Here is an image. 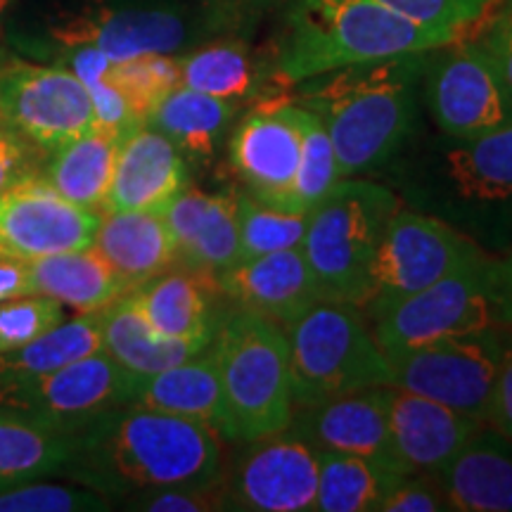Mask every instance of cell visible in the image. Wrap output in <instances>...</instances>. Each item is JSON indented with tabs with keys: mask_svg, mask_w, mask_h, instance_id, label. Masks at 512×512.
Here are the masks:
<instances>
[{
	"mask_svg": "<svg viewBox=\"0 0 512 512\" xmlns=\"http://www.w3.org/2000/svg\"><path fill=\"white\" fill-rule=\"evenodd\" d=\"M223 465V441L209 427L128 403L76 432L67 477L112 501L159 486L219 484Z\"/></svg>",
	"mask_w": 512,
	"mask_h": 512,
	"instance_id": "6da1fadb",
	"label": "cell"
},
{
	"mask_svg": "<svg viewBox=\"0 0 512 512\" xmlns=\"http://www.w3.org/2000/svg\"><path fill=\"white\" fill-rule=\"evenodd\" d=\"M427 55L351 64L292 86V100L328 131L342 178L384 166L411 138Z\"/></svg>",
	"mask_w": 512,
	"mask_h": 512,
	"instance_id": "7a4b0ae2",
	"label": "cell"
},
{
	"mask_svg": "<svg viewBox=\"0 0 512 512\" xmlns=\"http://www.w3.org/2000/svg\"><path fill=\"white\" fill-rule=\"evenodd\" d=\"M406 207L437 216L460 233L486 235L512 214V126L477 138L403 143L389 159Z\"/></svg>",
	"mask_w": 512,
	"mask_h": 512,
	"instance_id": "3957f363",
	"label": "cell"
},
{
	"mask_svg": "<svg viewBox=\"0 0 512 512\" xmlns=\"http://www.w3.org/2000/svg\"><path fill=\"white\" fill-rule=\"evenodd\" d=\"M463 38L420 27L377 0H290L273 62L280 86L384 57L425 53Z\"/></svg>",
	"mask_w": 512,
	"mask_h": 512,
	"instance_id": "277c9868",
	"label": "cell"
},
{
	"mask_svg": "<svg viewBox=\"0 0 512 512\" xmlns=\"http://www.w3.org/2000/svg\"><path fill=\"white\" fill-rule=\"evenodd\" d=\"M209 349L219 368L235 444L285 430L294 396L283 325L233 304Z\"/></svg>",
	"mask_w": 512,
	"mask_h": 512,
	"instance_id": "5b68a950",
	"label": "cell"
},
{
	"mask_svg": "<svg viewBox=\"0 0 512 512\" xmlns=\"http://www.w3.org/2000/svg\"><path fill=\"white\" fill-rule=\"evenodd\" d=\"M401 204L389 185L344 178L309 211L302 252L320 297L361 309L384 230Z\"/></svg>",
	"mask_w": 512,
	"mask_h": 512,
	"instance_id": "8992f818",
	"label": "cell"
},
{
	"mask_svg": "<svg viewBox=\"0 0 512 512\" xmlns=\"http://www.w3.org/2000/svg\"><path fill=\"white\" fill-rule=\"evenodd\" d=\"M294 408L370 387H392L389 358L366 313L347 302L320 299L285 325Z\"/></svg>",
	"mask_w": 512,
	"mask_h": 512,
	"instance_id": "52a82bcc",
	"label": "cell"
},
{
	"mask_svg": "<svg viewBox=\"0 0 512 512\" xmlns=\"http://www.w3.org/2000/svg\"><path fill=\"white\" fill-rule=\"evenodd\" d=\"M368 323L384 354L448 335L508 328L501 259L484 252L425 290L384 306Z\"/></svg>",
	"mask_w": 512,
	"mask_h": 512,
	"instance_id": "ba28073f",
	"label": "cell"
},
{
	"mask_svg": "<svg viewBox=\"0 0 512 512\" xmlns=\"http://www.w3.org/2000/svg\"><path fill=\"white\" fill-rule=\"evenodd\" d=\"M501 332H463L387 354L392 387L486 422L505 349Z\"/></svg>",
	"mask_w": 512,
	"mask_h": 512,
	"instance_id": "9c48e42d",
	"label": "cell"
},
{
	"mask_svg": "<svg viewBox=\"0 0 512 512\" xmlns=\"http://www.w3.org/2000/svg\"><path fill=\"white\" fill-rule=\"evenodd\" d=\"M216 17L171 3H95L50 27L62 48L91 46L112 62L140 55H178L216 31Z\"/></svg>",
	"mask_w": 512,
	"mask_h": 512,
	"instance_id": "30bf717a",
	"label": "cell"
},
{
	"mask_svg": "<svg viewBox=\"0 0 512 512\" xmlns=\"http://www.w3.org/2000/svg\"><path fill=\"white\" fill-rule=\"evenodd\" d=\"M482 254L475 240L446 221L401 204L375 254L361 311L366 318L375 316L384 306L425 290Z\"/></svg>",
	"mask_w": 512,
	"mask_h": 512,
	"instance_id": "8fae6325",
	"label": "cell"
},
{
	"mask_svg": "<svg viewBox=\"0 0 512 512\" xmlns=\"http://www.w3.org/2000/svg\"><path fill=\"white\" fill-rule=\"evenodd\" d=\"M422 86L446 136L477 138L512 126V91L477 41L463 36L430 50Z\"/></svg>",
	"mask_w": 512,
	"mask_h": 512,
	"instance_id": "7c38bea8",
	"label": "cell"
},
{
	"mask_svg": "<svg viewBox=\"0 0 512 512\" xmlns=\"http://www.w3.org/2000/svg\"><path fill=\"white\" fill-rule=\"evenodd\" d=\"M233 463L223 465V510L306 512L318 489V451L285 430L238 441Z\"/></svg>",
	"mask_w": 512,
	"mask_h": 512,
	"instance_id": "4fadbf2b",
	"label": "cell"
},
{
	"mask_svg": "<svg viewBox=\"0 0 512 512\" xmlns=\"http://www.w3.org/2000/svg\"><path fill=\"white\" fill-rule=\"evenodd\" d=\"M136 380L138 375L121 368L105 351H95L10 389L0 396V411L76 434L114 408L133 403Z\"/></svg>",
	"mask_w": 512,
	"mask_h": 512,
	"instance_id": "5bb4252c",
	"label": "cell"
},
{
	"mask_svg": "<svg viewBox=\"0 0 512 512\" xmlns=\"http://www.w3.org/2000/svg\"><path fill=\"white\" fill-rule=\"evenodd\" d=\"M0 121L53 152L95 128L91 95L67 67L0 64Z\"/></svg>",
	"mask_w": 512,
	"mask_h": 512,
	"instance_id": "9a60e30c",
	"label": "cell"
},
{
	"mask_svg": "<svg viewBox=\"0 0 512 512\" xmlns=\"http://www.w3.org/2000/svg\"><path fill=\"white\" fill-rule=\"evenodd\" d=\"M299 117L302 107L290 93H273L256 100L230 131V166L254 200L299 211L294 207V176L302 147Z\"/></svg>",
	"mask_w": 512,
	"mask_h": 512,
	"instance_id": "2e32d148",
	"label": "cell"
},
{
	"mask_svg": "<svg viewBox=\"0 0 512 512\" xmlns=\"http://www.w3.org/2000/svg\"><path fill=\"white\" fill-rule=\"evenodd\" d=\"M102 214L64 200L41 176H31L0 197V247L22 256L93 247Z\"/></svg>",
	"mask_w": 512,
	"mask_h": 512,
	"instance_id": "e0dca14e",
	"label": "cell"
},
{
	"mask_svg": "<svg viewBox=\"0 0 512 512\" xmlns=\"http://www.w3.org/2000/svg\"><path fill=\"white\" fill-rule=\"evenodd\" d=\"M287 430L318 453H349L403 472L389 434V387H370L335 399L297 406Z\"/></svg>",
	"mask_w": 512,
	"mask_h": 512,
	"instance_id": "ac0fdd59",
	"label": "cell"
},
{
	"mask_svg": "<svg viewBox=\"0 0 512 512\" xmlns=\"http://www.w3.org/2000/svg\"><path fill=\"white\" fill-rule=\"evenodd\" d=\"M216 278L230 304L271 318L283 328L323 299L302 247L240 259Z\"/></svg>",
	"mask_w": 512,
	"mask_h": 512,
	"instance_id": "d6986e66",
	"label": "cell"
},
{
	"mask_svg": "<svg viewBox=\"0 0 512 512\" xmlns=\"http://www.w3.org/2000/svg\"><path fill=\"white\" fill-rule=\"evenodd\" d=\"M482 425L486 422L444 403L389 387V434L396 458L408 475H437Z\"/></svg>",
	"mask_w": 512,
	"mask_h": 512,
	"instance_id": "ffe728a7",
	"label": "cell"
},
{
	"mask_svg": "<svg viewBox=\"0 0 512 512\" xmlns=\"http://www.w3.org/2000/svg\"><path fill=\"white\" fill-rule=\"evenodd\" d=\"M188 188V162L164 133L150 126L121 138L107 211H162L178 192Z\"/></svg>",
	"mask_w": 512,
	"mask_h": 512,
	"instance_id": "44dd1931",
	"label": "cell"
},
{
	"mask_svg": "<svg viewBox=\"0 0 512 512\" xmlns=\"http://www.w3.org/2000/svg\"><path fill=\"white\" fill-rule=\"evenodd\" d=\"M131 297L152 328L176 339L211 342L228 311L221 306L226 294L219 278L185 266L147 280L131 290Z\"/></svg>",
	"mask_w": 512,
	"mask_h": 512,
	"instance_id": "7402d4cb",
	"label": "cell"
},
{
	"mask_svg": "<svg viewBox=\"0 0 512 512\" xmlns=\"http://www.w3.org/2000/svg\"><path fill=\"white\" fill-rule=\"evenodd\" d=\"M133 403L150 411L200 422L223 444H235L226 394L209 347L174 368L138 377L133 387Z\"/></svg>",
	"mask_w": 512,
	"mask_h": 512,
	"instance_id": "603a6c76",
	"label": "cell"
},
{
	"mask_svg": "<svg viewBox=\"0 0 512 512\" xmlns=\"http://www.w3.org/2000/svg\"><path fill=\"white\" fill-rule=\"evenodd\" d=\"M456 512H512V439L482 425L437 472Z\"/></svg>",
	"mask_w": 512,
	"mask_h": 512,
	"instance_id": "cb8c5ba5",
	"label": "cell"
},
{
	"mask_svg": "<svg viewBox=\"0 0 512 512\" xmlns=\"http://www.w3.org/2000/svg\"><path fill=\"white\" fill-rule=\"evenodd\" d=\"M93 247L128 292L178 264L174 238L159 211H107L95 230Z\"/></svg>",
	"mask_w": 512,
	"mask_h": 512,
	"instance_id": "d4e9b609",
	"label": "cell"
},
{
	"mask_svg": "<svg viewBox=\"0 0 512 512\" xmlns=\"http://www.w3.org/2000/svg\"><path fill=\"white\" fill-rule=\"evenodd\" d=\"M181 86L200 91L214 98L254 105L266 95L283 93L273 72L268 74L264 62L256 60L252 48L242 41H214L178 53Z\"/></svg>",
	"mask_w": 512,
	"mask_h": 512,
	"instance_id": "484cf974",
	"label": "cell"
},
{
	"mask_svg": "<svg viewBox=\"0 0 512 512\" xmlns=\"http://www.w3.org/2000/svg\"><path fill=\"white\" fill-rule=\"evenodd\" d=\"M102 351L128 373L145 377L174 368L188 358L202 354L211 342L166 337L150 325L131 292L121 294L100 311Z\"/></svg>",
	"mask_w": 512,
	"mask_h": 512,
	"instance_id": "4316f807",
	"label": "cell"
},
{
	"mask_svg": "<svg viewBox=\"0 0 512 512\" xmlns=\"http://www.w3.org/2000/svg\"><path fill=\"white\" fill-rule=\"evenodd\" d=\"M240 105L192 91L178 83L171 88L155 110L145 119V126L164 133L178 147L185 162L207 164L216 157L221 143H226Z\"/></svg>",
	"mask_w": 512,
	"mask_h": 512,
	"instance_id": "83f0119b",
	"label": "cell"
},
{
	"mask_svg": "<svg viewBox=\"0 0 512 512\" xmlns=\"http://www.w3.org/2000/svg\"><path fill=\"white\" fill-rule=\"evenodd\" d=\"M31 290L79 313L102 311L126 294V285L95 247L29 259Z\"/></svg>",
	"mask_w": 512,
	"mask_h": 512,
	"instance_id": "f1b7e54d",
	"label": "cell"
},
{
	"mask_svg": "<svg viewBox=\"0 0 512 512\" xmlns=\"http://www.w3.org/2000/svg\"><path fill=\"white\" fill-rule=\"evenodd\" d=\"M119 143V138L93 128L48 152L41 178L60 192L64 200L102 214L112 185Z\"/></svg>",
	"mask_w": 512,
	"mask_h": 512,
	"instance_id": "f546056e",
	"label": "cell"
},
{
	"mask_svg": "<svg viewBox=\"0 0 512 512\" xmlns=\"http://www.w3.org/2000/svg\"><path fill=\"white\" fill-rule=\"evenodd\" d=\"M74 456L76 434L0 411V486L69 475Z\"/></svg>",
	"mask_w": 512,
	"mask_h": 512,
	"instance_id": "4dcf8cb0",
	"label": "cell"
},
{
	"mask_svg": "<svg viewBox=\"0 0 512 512\" xmlns=\"http://www.w3.org/2000/svg\"><path fill=\"white\" fill-rule=\"evenodd\" d=\"M95 351H102L100 311L62 320L34 342L0 351V396L38 375L53 373L79 358L91 356Z\"/></svg>",
	"mask_w": 512,
	"mask_h": 512,
	"instance_id": "1f68e13d",
	"label": "cell"
},
{
	"mask_svg": "<svg viewBox=\"0 0 512 512\" xmlns=\"http://www.w3.org/2000/svg\"><path fill=\"white\" fill-rule=\"evenodd\" d=\"M403 472L349 453H318L316 512H380Z\"/></svg>",
	"mask_w": 512,
	"mask_h": 512,
	"instance_id": "d6a6232c",
	"label": "cell"
},
{
	"mask_svg": "<svg viewBox=\"0 0 512 512\" xmlns=\"http://www.w3.org/2000/svg\"><path fill=\"white\" fill-rule=\"evenodd\" d=\"M176 254L181 266L211 275H219L240 261L238 190L209 192L200 219Z\"/></svg>",
	"mask_w": 512,
	"mask_h": 512,
	"instance_id": "836d02e7",
	"label": "cell"
},
{
	"mask_svg": "<svg viewBox=\"0 0 512 512\" xmlns=\"http://www.w3.org/2000/svg\"><path fill=\"white\" fill-rule=\"evenodd\" d=\"M64 67L79 76L88 95H91L95 128L112 138H126L128 133L143 126L117 86L112 81V60L98 48L76 46L64 48Z\"/></svg>",
	"mask_w": 512,
	"mask_h": 512,
	"instance_id": "e575fe53",
	"label": "cell"
},
{
	"mask_svg": "<svg viewBox=\"0 0 512 512\" xmlns=\"http://www.w3.org/2000/svg\"><path fill=\"white\" fill-rule=\"evenodd\" d=\"M306 226H309V211L271 207L254 200L247 192H238L240 259L302 247Z\"/></svg>",
	"mask_w": 512,
	"mask_h": 512,
	"instance_id": "d590c367",
	"label": "cell"
},
{
	"mask_svg": "<svg viewBox=\"0 0 512 512\" xmlns=\"http://www.w3.org/2000/svg\"><path fill=\"white\" fill-rule=\"evenodd\" d=\"M299 128H302V147H299V166L294 176V207L311 211L344 178L332 140L316 114L302 107Z\"/></svg>",
	"mask_w": 512,
	"mask_h": 512,
	"instance_id": "8d00e7d4",
	"label": "cell"
},
{
	"mask_svg": "<svg viewBox=\"0 0 512 512\" xmlns=\"http://www.w3.org/2000/svg\"><path fill=\"white\" fill-rule=\"evenodd\" d=\"M112 81L133 114L145 124L157 102L181 83L178 55H140L133 60L114 62Z\"/></svg>",
	"mask_w": 512,
	"mask_h": 512,
	"instance_id": "74e56055",
	"label": "cell"
},
{
	"mask_svg": "<svg viewBox=\"0 0 512 512\" xmlns=\"http://www.w3.org/2000/svg\"><path fill=\"white\" fill-rule=\"evenodd\" d=\"M110 510V498L91 486L24 479L0 486V512H93Z\"/></svg>",
	"mask_w": 512,
	"mask_h": 512,
	"instance_id": "f35d334b",
	"label": "cell"
},
{
	"mask_svg": "<svg viewBox=\"0 0 512 512\" xmlns=\"http://www.w3.org/2000/svg\"><path fill=\"white\" fill-rule=\"evenodd\" d=\"M64 320V306L57 299L43 294H24V297L0 302V351H10L29 344L53 330Z\"/></svg>",
	"mask_w": 512,
	"mask_h": 512,
	"instance_id": "ab89813d",
	"label": "cell"
},
{
	"mask_svg": "<svg viewBox=\"0 0 512 512\" xmlns=\"http://www.w3.org/2000/svg\"><path fill=\"white\" fill-rule=\"evenodd\" d=\"M420 27L465 36L496 0H377Z\"/></svg>",
	"mask_w": 512,
	"mask_h": 512,
	"instance_id": "60d3db41",
	"label": "cell"
},
{
	"mask_svg": "<svg viewBox=\"0 0 512 512\" xmlns=\"http://www.w3.org/2000/svg\"><path fill=\"white\" fill-rule=\"evenodd\" d=\"M131 510L147 512H211L223 510L221 482L207 486H159V489L136 491L128 498Z\"/></svg>",
	"mask_w": 512,
	"mask_h": 512,
	"instance_id": "b9f144b4",
	"label": "cell"
},
{
	"mask_svg": "<svg viewBox=\"0 0 512 512\" xmlns=\"http://www.w3.org/2000/svg\"><path fill=\"white\" fill-rule=\"evenodd\" d=\"M48 152L0 121V197L31 176H41Z\"/></svg>",
	"mask_w": 512,
	"mask_h": 512,
	"instance_id": "7bdbcfd3",
	"label": "cell"
},
{
	"mask_svg": "<svg viewBox=\"0 0 512 512\" xmlns=\"http://www.w3.org/2000/svg\"><path fill=\"white\" fill-rule=\"evenodd\" d=\"M380 512H451L444 491L434 475L413 472L384 498Z\"/></svg>",
	"mask_w": 512,
	"mask_h": 512,
	"instance_id": "ee69618b",
	"label": "cell"
},
{
	"mask_svg": "<svg viewBox=\"0 0 512 512\" xmlns=\"http://www.w3.org/2000/svg\"><path fill=\"white\" fill-rule=\"evenodd\" d=\"M486 425H491L494 430L503 432L505 437L512 439V337L505 339L501 368H498Z\"/></svg>",
	"mask_w": 512,
	"mask_h": 512,
	"instance_id": "f6af8a7d",
	"label": "cell"
},
{
	"mask_svg": "<svg viewBox=\"0 0 512 512\" xmlns=\"http://www.w3.org/2000/svg\"><path fill=\"white\" fill-rule=\"evenodd\" d=\"M477 43L494 62V67L501 74V79L508 83L512 91V15H498L482 36H477Z\"/></svg>",
	"mask_w": 512,
	"mask_h": 512,
	"instance_id": "bcb514c9",
	"label": "cell"
},
{
	"mask_svg": "<svg viewBox=\"0 0 512 512\" xmlns=\"http://www.w3.org/2000/svg\"><path fill=\"white\" fill-rule=\"evenodd\" d=\"M24 294H34V290H31L29 259H22V256L0 247V302L24 297Z\"/></svg>",
	"mask_w": 512,
	"mask_h": 512,
	"instance_id": "7dc6e473",
	"label": "cell"
},
{
	"mask_svg": "<svg viewBox=\"0 0 512 512\" xmlns=\"http://www.w3.org/2000/svg\"><path fill=\"white\" fill-rule=\"evenodd\" d=\"M223 8L238 12V10H261L268 8V5L283 3V0H219Z\"/></svg>",
	"mask_w": 512,
	"mask_h": 512,
	"instance_id": "c3c4849f",
	"label": "cell"
},
{
	"mask_svg": "<svg viewBox=\"0 0 512 512\" xmlns=\"http://www.w3.org/2000/svg\"><path fill=\"white\" fill-rule=\"evenodd\" d=\"M501 278H503V294H505V306H508V318L512 325V254L508 259L501 261Z\"/></svg>",
	"mask_w": 512,
	"mask_h": 512,
	"instance_id": "681fc988",
	"label": "cell"
},
{
	"mask_svg": "<svg viewBox=\"0 0 512 512\" xmlns=\"http://www.w3.org/2000/svg\"><path fill=\"white\" fill-rule=\"evenodd\" d=\"M12 3H15V0H0V19L8 15V10L12 8Z\"/></svg>",
	"mask_w": 512,
	"mask_h": 512,
	"instance_id": "f907efd6",
	"label": "cell"
},
{
	"mask_svg": "<svg viewBox=\"0 0 512 512\" xmlns=\"http://www.w3.org/2000/svg\"><path fill=\"white\" fill-rule=\"evenodd\" d=\"M503 15H512V0H505V5H503Z\"/></svg>",
	"mask_w": 512,
	"mask_h": 512,
	"instance_id": "816d5d0a",
	"label": "cell"
}]
</instances>
